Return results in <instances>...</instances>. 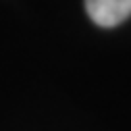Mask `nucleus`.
Here are the masks:
<instances>
[{
  "mask_svg": "<svg viewBox=\"0 0 131 131\" xmlns=\"http://www.w3.org/2000/svg\"><path fill=\"white\" fill-rule=\"evenodd\" d=\"M90 19L100 27H114L131 15V0H85Z\"/></svg>",
  "mask_w": 131,
  "mask_h": 131,
  "instance_id": "1",
  "label": "nucleus"
}]
</instances>
